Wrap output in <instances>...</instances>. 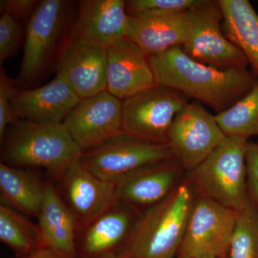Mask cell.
Masks as SVG:
<instances>
[{
	"mask_svg": "<svg viewBox=\"0 0 258 258\" xmlns=\"http://www.w3.org/2000/svg\"><path fill=\"white\" fill-rule=\"evenodd\" d=\"M77 10L74 2L67 0L39 2L25 29L18 86H31L51 69H56L71 38Z\"/></svg>",
	"mask_w": 258,
	"mask_h": 258,
	"instance_id": "obj_3",
	"label": "cell"
},
{
	"mask_svg": "<svg viewBox=\"0 0 258 258\" xmlns=\"http://www.w3.org/2000/svg\"><path fill=\"white\" fill-rule=\"evenodd\" d=\"M228 258H258V206L237 212Z\"/></svg>",
	"mask_w": 258,
	"mask_h": 258,
	"instance_id": "obj_25",
	"label": "cell"
},
{
	"mask_svg": "<svg viewBox=\"0 0 258 258\" xmlns=\"http://www.w3.org/2000/svg\"><path fill=\"white\" fill-rule=\"evenodd\" d=\"M107 258H130V257H129V254L123 250L122 252H118V253L115 254L114 255H112L111 257Z\"/></svg>",
	"mask_w": 258,
	"mask_h": 258,
	"instance_id": "obj_32",
	"label": "cell"
},
{
	"mask_svg": "<svg viewBox=\"0 0 258 258\" xmlns=\"http://www.w3.org/2000/svg\"><path fill=\"white\" fill-rule=\"evenodd\" d=\"M189 34L185 13L128 16L126 37L147 57L182 46Z\"/></svg>",
	"mask_w": 258,
	"mask_h": 258,
	"instance_id": "obj_18",
	"label": "cell"
},
{
	"mask_svg": "<svg viewBox=\"0 0 258 258\" xmlns=\"http://www.w3.org/2000/svg\"><path fill=\"white\" fill-rule=\"evenodd\" d=\"M45 184L28 171L0 163V195L3 205L30 217H38Z\"/></svg>",
	"mask_w": 258,
	"mask_h": 258,
	"instance_id": "obj_22",
	"label": "cell"
},
{
	"mask_svg": "<svg viewBox=\"0 0 258 258\" xmlns=\"http://www.w3.org/2000/svg\"><path fill=\"white\" fill-rule=\"evenodd\" d=\"M17 82L10 79L4 70L0 72V141H3L8 125L18 121L12 110L11 102L19 91Z\"/></svg>",
	"mask_w": 258,
	"mask_h": 258,
	"instance_id": "obj_28",
	"label": "cell"
},
{
	"mask_svg": "<svg viewBox=\"0 0 258 258\" xmlns=\"http://www.w3.org/2000/svg\"><path fill=\"white\" fill-rule=\"evenodd\" d=\"M215 118L226 136L258 137V78L249 93Z\"/></svg>",
	"mask_w": 258,
	"mask_h": 258,
	"instance_id": "obj_24",
	"label": "cell"
},
{
	"mask_svg": "<svg viewBox=\"0 0 258 258\" xmlns=\"http://www.w3.org/2000/svg\"><path fill=\"white\" fill-rule=\"evenodd\" d=\"M38 4L37 0H1L0 10L1 14L8 13L19 23L23 21L28 23Z\"/></svg>",
	"mask_w": 258,
	"mask_h": 258,
	"instance_id": "obj_30",
	"label": "cell"
},
{
	"mask_svg": "<svg viewBox=\"0 0 258 258\" xmlns=\"http://www.w3.org/2000/svg\"><path fill=\"white\" fill-rule=\"evenodd\" d=\"M245 159L249 197L252 203L258 206V143L247 142Z\"/></svg>",
	"mask_w": 258,
	"mask_h": 258,
	"instance_id": "obj_29",
	"label": "cell"
},
{
	"mask_svg": "<svg viewBox=\"0 0 258 258\" xmlns=\"http://www.w3.org/2000/svg\"><path fill=\"white\" fill-rule=\"evenodd\" d=\"M5 160L22 167H41L58 175L79 160L83 152L62 123L40 124L18 120L7 129Z\"/></svg>",
	"mask_w": 258,
	"mask_h": 258,
	"instance_id": "obj_5",
	"label": "cell"
},
{
	"mask_svg": "<svg viewBox=\"0 0 258 258\" xmlns=\"http://www.w3.org/2000/svg\"><path fill=\"white\" fill-rule=\"evenodd\" d=\"M0 240L23 258L45 247L38 226L3 204L0 205Z\"/></svg>",
	"mask_w": 258,
	"mask_h": 258,
	"instance_id": "obj_23",
	"label": "cell"
},
{
	"mask_svg": "<svg viewBox=\"0 0 258 258\" xmlns=\"http://www.w3.org/2000/svg\"><path fill=\"white\" fill-rule=\"evenodd\" d=\"M23 258H66L61 254L57 253L55 251L47 248V247H42L29 254L26 257Z\"/></svg>",
	"mask_w": 258,
	"mask_h": 258,
	"instance_id": "obj_31",
	"label": "cell"
},
{
	"mask_svg": "<svg viewBox=\"0 0 258 258\" xmlns=\"http://www.w3.org/2000/svg\"><path fill=\"white\" fill-rule=\"evenodd\" d=\"M148 58L157 85L176 90L210 107L217 114L243 98L257 79L247 69H219L200 63L181 46Z\"/></svg>",
	"mask_w": 258,
	"mask_h": 258,
	"instance_id": "obj_1",
	"label": "cell"
},
{
	"mask_svg": "<svg viewBox=\"0 0 258 258\" xmlns=\"http://www.w3.org/2000/svg\"><path fill=\"white\" fill-rule=\"evenodd\" d=\"M189 100L182 93L159 85L123 100V133L153 143L168 144L174 118Z\"/></svg>",
	"mask_w": 258,
	"mask_h": 258,
	"instance_id": "obj_8",
	"label": "cell"
},
{
	"mask_svg": "<svg viewBox=\"0 0 258 258\" xmlns=\"http://www.w3.org/2000/svg\"><path fill=\"white\" fill-rule=\"evenodd\" d=\"M248 139L227 136L221 144L186 179L196 196L235 210L252 205L247 185L246 144Z\"/></svg>",
	"mask_w": 258,
	"mask_h": 258,
	"instance_id": "obj_4",
	"label": "cell"
},
{
	"mask_svg": "<svg viewBox=\"0 0 258 258\" xmlns=\"http://www.w3.org/2000/svg\"><path fill=\"white\" fill-rule=\"evenodd\" d=\"M135 212L120 203L84 229L81 254L84 258H107L128 240L135 223Z\"/></svg>",
	"mask_w": 258,
	"mask_h": 258,
	"instance_id": "obj_19",
	"label": "cell"
},
{
	"mask_svg": "<svg viewBox=\"0 0 258 258\" xmlns=\"http://www.w3.org/2000/svg\"><path fill=\"white\" fill-rule=\"evenodd\" d=\"M198 0H128L125 1L128 16L144 14H177L185 13Z\"/></svg>",
	"mask_w": 258,
	"mask_h": 258,
	"instance_id": "obj_26",
	"label": "cell"
},
{
	"mask_svg": "<svg viewBox=\"0 0 258 258\" xmlns=\"http://www.w3.org/2000/svg\"><path fill=\"white\" fill-rule=\"evenodd\" d=\"M225 36L240 49L258 78V15L247 0H219Z\"/></svg>",
	"mask_w": 258,
	"mask_h": 258,
	"instance_id": "obj_21",
	"label": "cell"
},
{
	"mask_svg": "<svg viewBox=\"0 0 258 258\" xmlns=\"http://www.w3.org/2000/svg\"><path fill=\"white\" fill-rule=\"evenodd\" d=\"M237 212L203 197L195 203L176 258L229 257Z\"/></svg>",
	"mask_w": 258,
	"mask_h": 258,
	"instance_id": "obj_9",
	"label": "cell"
},
{
	"mask_svg": "<svg viewBox=\"0 0 258 258\" xmlns=\"http://www.w3.org/2000/svg\"><path fill=\"white\" fill-rule=\"evenodd\" d=\"M71 37L108 47L126 37L128 15L123 0H82Z\"/></svg>",
	"mask_w": 258,
	"mask_h": 258,
	"instance_id": "obj_17",
	"label": "cell"
},
{
	"mask_svg": "<svg viewBox=\"0 0 258 258\" xmlns=\"http://www.w3.org/2000/svg\"><path fill=\"white\" fill-rule=\"evenodd\" d=\"M174 159L169 144L153 143L123 133L83 152L80 160L98 177L117 184L146 166Z\"/></svg>",
	"mask_w": 258,
	"mask_h": 258,
	"instance_id": "obj_7",
	"label": "cell"
},
{
	"mask_svg": "<svg viewBox=\"0 0 258 258\" xmlns=\"http://www.w3.org/2000/svg\"><path fill=\"white\" fill-rule=\"evenodd\" d=\"M185 15L189 34L181 47L188 57L219 69H247V57L222 32L224 15L219 0H198Z\"/></svg>",
	"mask_w": 258,
	"mask_h": 258,
	"instance_id": "obj_6",
	"label": "cell"
},
{
	"mask_svg": "<svg viewBox=\"0 0 258 258\" xmlns=\"http://www.w3.org/2000/svg\"><path fill=\"white\" fill-rule=\"evenodd\" d=\"M195 200L187 179L140 214L124 250L130 258H176Z\"/></svg>",
	"mask_w": 258,
	"mask_h": 258,
	"instance_id": "obj_2",
	"label": "cell"
},
{
	"mask_svg": "<svg viewBox=\"0 0 258 258\" xmlns=\"http://www.w3.org/2000/svg\"><path fill=\"white\" fill-rule=\"evenodd\" d=\"M62 196L78 229L90 224L118 203L115 184L98 177L77 160L58 175Z\"/></svg>",
	"mask_w": 258,
	"mask_h": 258,
	"instance_id": "obj_12",
	"label": "cell"
},
{
	"mask_svg": "<svg viewBox=\"0 0 258 258\" xmlns=\"http://www.w3.org/2000/svg\"><path fill=\"white\" fill-rule=\"evenodd\" d=\"M189 258H217L214 257H189Z\"/></svg>",
	"mask_w": 258,
	"mask_h": 258,
	"instance_id": "obj_33",
	"label": "cell"
},
{
	"mask_svg": "<svg viewBox=\"0 0 258 258\" xmlns=\"http://www.w3.org/2000/svg\"><path fill=\"white\" fill-rule=\"evenodd\" d=\"M106 85L121 101L157 86L147 56L125 37L107 47Z\"/></svg>",
	"mask_w": 258,
	"mask_h": 258,
	"instance_id": "obj_15",
	"label": "cell"
},
{
	"mask_svg": "<svg viewBox=\"0 0 258 258\" xmlns=\"http://www.w3.org/2000/svg\"><path fill=\"white\" fill-rule=\"evenodd\" d=\"M37 219L45 247L66 258H76L77 224L60 194L50 182H45L43 201Z\"/></svg>",
	"mask_w": 258,
	"mask_h": 258,
	"instance_id": "obj_20",
	"label": "cell"
},
{
	"mask_svg": "<svg viewBox=\"0 0 258 258\" xmlns=\"http://www.w3.org/2000/svg\"><path fill=\"white\" fill-rule=\"evenodd\" d=\"M106 67V47L71 37L55 70L82 100L107 91Z\"/></svg>",
	"mask_w": 258,
	"mask_h": 258,
	"instance_id": "obj_13",
	"label": "cell"
},
{
	"mask_svg": "<svg viewBox=\"0 0 258 258\" xmlns=\"http://www.w3.org/2000/svg\"><path fill=\"white\" fill-rule=\"evenodd\" d=\"M186 179L175 159L146 166L115 184L118 203L142 214L164 200Z\"/></svg>",
	"mask_w": 258,
	"mask_h": 258,
	"instance_id": "obj_14",
	"label": "cell"
},
{
	"mask_svg": "<svg viewBox=\"0 0 258 258\" xmlns=\"http://www.w3.org/2000/svg\"><path fill=\"white\" fill-rule=\"evenodd\" d=\"M226 137L215 115L200 102L189 101L174 118L168 144L186 174L201 164Z\"/></svg>",
	"mask_w": 258,
	"mask_h": 258,
	"instance_id": "obj_10",
	"label": "cell"
},
{
	"mask_svg": "<svg viewBox=\"0 0 258 258\" xmlns=\"http://www.w3.org/2000/svg\"><path fill=\"white\" fill-rule=\"evenodd\" d=\"M81 101L60 76L34 89L19 90L12 100L13 113L18 120L40 124L62 123Z\"/></svg>",
	"mask_w": 258,
	"mask_h": 258,
	"instance_id": "obj_16",
	"label": "cell"
},
{
	"mask_svg": "<svg viewBox=\"0 0 258 258\" xmlns=\"http://www.w3.org/2000/svg\"><path fill=\"white\" fill-rule=\"evenodd\" d=\"M24 32L20 23L8 13L0 18V62L16 55L21 45Z\"/></svg>",
	"mask_w": 258,
	"mask_h": 258,
	"instance_id": "obj_27",
	"label": "cell"
},
{
	"mask_svg": "<svg viewBox=\"0 0 258 258\" xmlns=\"http://www.w3.org/2000/svg\"><path fill=\"white\" fill-rule=\"evenodd\" d=\"M123 101L108 91L81 100L62 124L83 152L123 134Z\"/></svg>",
	"mask_w": 258,
	"mask_h": 258,
	"instance_id": "obj_11",
	"label": "cell"
}]
</instances>
